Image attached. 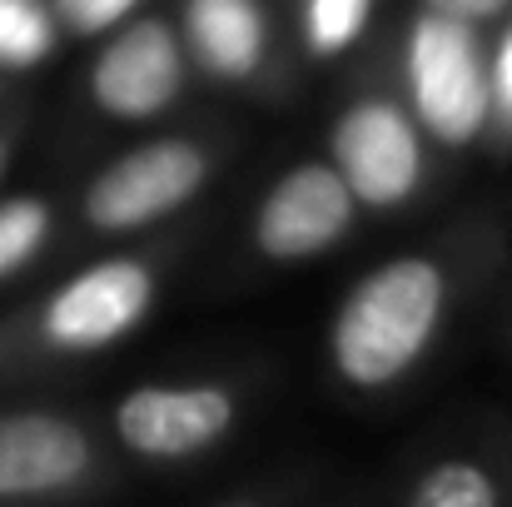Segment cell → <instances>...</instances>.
<instances>
[{"mask_svg":"<svg viewBox=\"0 0 512 507\" xmlns=\"http://www.w3.org/2000/svg\"><path fill=\"white\" fill-rule=\"evenodd\" d=\"M60 40L55 10L40 0H0V70H35Z\"/></svg>","mask_w":512,"mask_h":507,"instance_id":"cell-12","label":"cell"},{"mask_svg":"<svg viewBox=\"0 0 512 507\" xmlns=\"http://www.w3.org/2000/svg\"><path fill=\"white\" fill-rule=\"evenodd\" d=\"M5 160H10V140L0 135V169H5Z\"/></svg>","mask_w":512,"mask_h":507,"instance_id":"cell-19","label":"cell"},{"mask_svg":"<svg viewBox=\"0 0 512 507\" xmlns=\"http://www.w3.org/2000/svg\"><path fill=\"white\" fill-rule=\"evenodd\" d=\"M120 483L115 443L75 408H0V507H85Z\"/></svg>","mask_w":512,"mask_h":507,"instance_id":"cell-3","label":"cell"},{"mask_svg":"<svg viewBox=\"0 0 512 507\" xmlns=\"http://www.w3.org/2000/svg\"><path fill=\"white\" fill-rule=\"evenodd\" d=\"M244 388L224 378L140 383L110 413V443L145 468H184L234 438Z\"/></svg>","mask_w":512,"mask_h":507,"instance_id":"cell-5","label":"cell"},{"mask_svg":"<svg viewBox=\"0 0 512 507\" xmlns=\"http://www.w3.org/2000/svg\"><path fill=\"white\" fill-rule=\"evenodd\" d=\"M403 507H512V458L503 448H453L428 458Z\"/></svg>","mask_w":512,"mask_h":507,"instance_id":"cell-11","label":"cell"},{"mask_svg":"<svg viewBox=\"0 0 512 507\" xmlns=\"http://www.w3.org/2000/svg\"><path fill=\"white\" fill-rule=\"evenodd\" d=\"M184 95V45L165 20L125 25L90 65V100L115 120H160Z\"/></svg>","mask_w":512,"mask_h":507,"instance_id":"cell-9","label":"cell"},{"mask_svg":"<svg viewBox=\"0 0 512 507\" xmlns=\"http://www.w3.org/2000/svg\"><path fill=\"white\" fill-rule=\"evenodd\" d=\"M214 145L194 140V135H170V140H150L125 150L115 165H105L80 199L85 229L120 239V234H140L165 224L184 204H194L214 174Z\"/></svg>","mask_w":512,"mask_h":507,"instance_id":"cell-6","label":"cell"},{"mask_svg":"<svg viewBox=\"0 0 512 507\" xmlns=\"http://www.w3.org/2000/svg\"><path fill=\"white\" fill-rule=\"evenodd\" d=\"M403 90L418 130L443 150H468L488 135V45L478 25L423 10L403 35Z\"/></svg>","mask_w":512,"mask_h":507,"instance_id":"cell-4","label":"cell"},{"mask_svg":"<svg viewBox=\"0 0 512 507\" xmlns=\"http://www.w3.org/2000/svg\"><path fill=\"white\" fill-rule=\"evenodd\" d=\"M329 155L358 209H403L428 179L423 130L393 95H363L343 105L329 130Z\"/></svg>","mask_w":512,"mask_h":507,"instance_id":"cell-7","label":"cell"},{"mask_svg":"<svg viewBox=\"0 0 512 507\" xmlns=\"http://www.w3.org/2000/svg\"><path fill=\"white\" fill-rule=\"evenodd\" d=\"M214 507H279V503H274V498H259V493H254V498H229V503H214Z\"/></svg>","mask_w":512,"mask_h":507,"instance_id":"cell-18","label":"cell"},{"mask_svg":"<svg viewBox=\"0 0 512 507\" xmlns=\"http://www.w3.org/2000/svg\"><path fill=\"white\" fill-rule=\"evenodd\" d=\"M50 234H55L50 199H35V194L5 199L0 204V284L15 279L20 269H30L40 259V249L50 244Z\"/></svg>","mask_w":512,"mask_h":507,"instance_id":"cell-13","label":"cell"},{"mask_svg":"<svg viewBox=\"0 0 512 507\" xmlns=\"http://www.w3.org/2000/svg\"><path fill=\"white\" fill-rule=\"evenodd\" d=\"M353 219H358V199L348 194L343 174L324 160H309L264 189L249 219V244L269 264H304L348 239Z\"/></svg>","mask_w":512,"mask_h":507,"instance_id":"cell-8","label":"cell"},{"mask_svg":"<svg viewBox=\"0 0 512 507\" xmlns=\"http://www.w3.org/2000/svg\"><path fill=\"white\" fill-rule=\"evenodd\" d=\"M160 299L155 254H110L55 284L20 319L0 324V378H30L100 358L135 334Z\"/></svg>","mask_w":512,"mask_h":507,"instance_id":"cell-2","label":"cell"},{"mask_svg":"<svg viewBox=\"0 0 512 507\" xmlns=\"http://www.w3.org/2000/svg\"><path fill=\"white\" fill-rule=\"evenodd\" d=\"M423 10H438V15H453L468 25H488V20L508 15L512 0H423Z\"/></svg>","mask_w":512,"mask_h":507,"instance_id":"cell-17","label":"cell"},{"mask_svg":"<svg viewBox=\"0 0 512 507\" xmlns=\"http://www.w3.org/2000/svg\"><path fill=\"white\" fill-rule=\"evenodd\" d=\"M140 0H55V25L70 35H105L115 30Z\"/></svg>","mask_w":512,"mask_h":507,"instance_id":"cell-16","label":"cell"},{"mask_svg":"<svg viewBox=\"0 0 512 507\" xmlns=\"http://www.w3.org/2000/svg\"><path fill=\"white\" fill-rule=\"evenodd\" d=\"M488 100H493L488 135H498V145H512V20L488 50Z\"/></svg>","mask_w":512,"mask_h":507,"instance_id":"cell-15","label":"cell"},{"mask_svg":"<svg viewBox=\"0 0 512 507\" xmlns=\"http://www.w3.org/2000/svg\"><path fill=\"white\" fill-rule=\"evenodd\" d=\"M373 20V0H304L299 5V30L309 55L334 60L348 45H358V35Z\"/></svg>","mask_w":512,"mask_h":507,"instance_id":"cell-14","label":"cell"},{"mask_svg":"<svg viewBox=\"0 0 512 507\" xmlns=\"http://www.w3.org/2000/svg\"><path fill=\"white\" fill-rule=\"evenodd\" d=\"M458 299V259L413 249L373 264L334 309L329 368L348 393H398L438 348Z\"/></svg>","mask_w":512,"mask_h":507,"instance_id":"cell-1","label":"cell"},{"mask_svg":"<svg viewBox=\"0 0 512 507\" xmlns=\"http://www.w3.org/2000/svg\"><path fill=\"white\" fill-rule=\"evenodd\" d=\"M184 50L224 85H244L269 60V15L259 0H184Z\"/></svg>","mask_w":512,"mask_h":507,"instance_id":"cell-10","label":"cell"}]
</instances>
